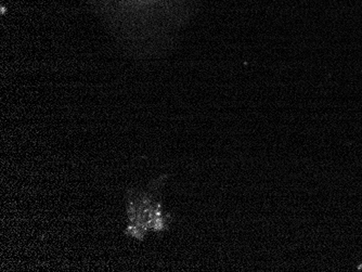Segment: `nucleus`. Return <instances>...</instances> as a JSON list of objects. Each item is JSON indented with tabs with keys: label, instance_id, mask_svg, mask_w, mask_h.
I'll list each match as a JSON object with an SVG mask.
<instances>
[{
	"label": "nucleus",
	"instance_id": "nucleus-1",
	"mask_svg": "<svg viewBox=\"0 0 362 272\" xmlns=\"http://www.w3.org/2000/svg\"><path fill=\"white\" fill-rule=\"evenodd\" d=\"M359 269H362V265L359 266Z\"/></svg>",
	"mask_w": 362,
	"mask_h": 272
}]
</instances>
